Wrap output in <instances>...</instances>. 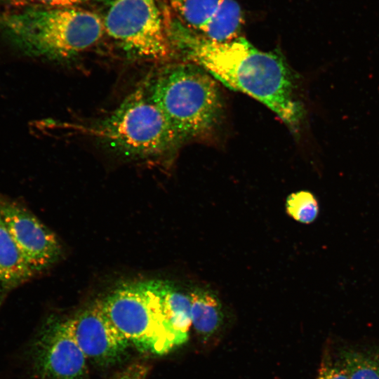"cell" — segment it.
Here are the masks:
<instances>
[{
    "label": "cell",
    "mask_w": 379,
    "mask_h": 379,
    "mask_svg": "<svg viewBox=\"0 0 379 379\" xmlns=\"http://www.w3.org/2000/svg\"><path fill=\"white\" fill-rule=\"evenodd\" d=\"M0 214L34 275L59 260L62 248L58 239L25 206L14 199L0 196Z\"/></svg>",
    "instance_id": "cell-7"
},
{
    "label": "cell",
    "mask_w": 379,
    "mask_h": 379,
    "mask_svg": "<svg viewBox=\"0 0 379 379\" xmlns=\"http://www.w3.org/2000/svg\"><path fill=\"white\" fill-rule=\"evenodd\" d=\"M68 320L86 357L96 364L105 366L117 361L130 344L107 316L102 301Z\"/></svg>",
    "instance_id": "cell-9"
},
{
    "label": "cell",
    "mask_w": 379,
    "mask_h": 379,
    "mask_svg": "<svg viewBox=\"0 0 379 379\" xmlns=\"http://www.w3.org/2000/svg\"><path fill=\"white\" fill-rule=\"evenodd\" d=\"M242 12L235 0H220L219 6L201 32L203 37L222 43L238 38L242 25Z\"/></svg>",
    "instance_id": "cell-13"
},
{
    "label": "cell",
    "mask_w": 379,
    "mask_h": 379,
    "mask_svg": "<svg viewBox=\"0 0 379 379\" xmlns=\"http://www.w3.org/2000/svg\"><path fill=\"white\" fill-rule=\"evenodd\" d=\"M38 371L49 379H84L87 358L78 345L68 319L48 323L34 345Z\"/></svg>",
    "instance_id": "cell-8"
},
{
    "label": "cell",
    "mask_w": 379,
    "mask_h": 379,
    "mask_svg": "<svg viewBox=\"0 0 379 379\" xmlns=\"http://www.w3.org/2000/svg\"><path fill=\"white\" fill-rule=\"evenodd\" d=\"M286 210L293 219L303 224L314 222L318 216L319 207L317 198L310 192L298 191L288 195Z\"/></svg>",
    "instance_id": "cell-16"
},
{
    "label": "cell",
    "mask_w": 379,
    "mask_h": 379,
    "mask_svg": "<svg viewBox=\"0 0 379 379\" xmlns=\"http://www.w3.org/2000/svg\"><path fill=\"white\" fill-rule=\"evenodd\" d=\"M89 132L114 152L133 159L161 157L179 144L154 102L148 82L96 121Z\"/></svg>",
    "instance_id": "cell-4"
},
{
    "label": "cell",
    "mask_w": 379,
    "mask_h": 379,
    "mask_svg": "<svg viewBox=\"0 0 379 379\" xmlns=\"http://www.w3.org/2000/svg\"><path fill=\"white\" fill-rule=\"evenodd\" d=\"M215 79L196 64H179L147 81L179 143L211 132L220 121L223 103Z\"/></svg>",
    "instance_id": "cell-3"
},
{
    "label": "cell",
    "mask_w": 379,
    "mask_h": 379,
    "mask_svg": "<svg viewBox=\"0 0 379 379\" xmlns=\"http://www.w3.org/2000/svg\"><path fill=\"white\" fill-rule=\"evenodd\" d=\"M102 304L114 326L138 350L164 354L179 346L163 315L152 281L121 286Z\"/></svg>",
    "instance_id": "cell-5"
},
{
    "label": "cell",
    "mask_w": 379,
    "mask_h": 379,
    "mask_svg": "<svg viewBox=\"0 0 379 379\" xmlns=\"http://www.w3.org/2000/svg\"><path fill=\"white\" fill-rule=\"evenodd\" d=\"M220 2V0H170V9L185 27L201 32Z\"/></svg>",
    "instance_id": "cell-14"
},
{
    "label": "cell",
    "mask_w": 379,
    "mask_h": 379,
    "mask_svg": "<svg viewBox=\"0 0 379 379\" xmlns=\"http://www.w3.org/2000/svg\"><path fill=\"white\" fill-rule=\"evenodd\" d=\"M112 379H131V378L126 374L118 373Z\"/></svg>",
    "instance_id": "cell-20"
},
{
    "label": "cell",
    "mask_w": 379,
    "mask_h": 379,
    "mask_svg": "<svg viewBox=\"0 0 379 379\" xmlns=\"http://www.w3.org/2000/svg\"><path fill=\"white\" fill-rule=\"evenodd\" d=\"M102 22L105 33L132 56L161 60L172 53L156 0H112Z\"/></svg>",
    "instance_id": "cell-6"
},
{
    "label": "cell",
    "mask_w": 379,
    "mask_h": 379,
    "mask_svg": "<svg viewBox=\"0 0 379 379\" xmlns=\"http://www.w3.org/2000/svg\"><path fill=\"white\" fill-rule=\"evenodd\" d=\"M316 379H349L344 368L331 362H324Z\"/></svg>",
    "instance_id": "cell-17"
},
{
    "label": "cell",
    "mask_w": 379,
    "mask_h": 379,
    "mask_svg": "<svg viewBox=\"0 0 379 379\" xmlns=\"http://www.w3.org/2000/svg\"><path fill=\"white\" fill-rule=\"evenodd\" d=\"M0 30L25 50L58 59L87 50L105 33L100 16L77 7L44 6L2 13Z\"/></svg>",
    "instance_id": "cell-2"
},
{
    "label": "cell",
    "mask_w": 379,
    "mask_h": 379,
    "mask_svg": "<svg viewBox=\"0 0 379 379\" xmlns=\"http://www.w3.org/2000/svg\"><path fill=\"white\" fill-rule=\"evenodd\" d=\"M165 320L179 345L188 339L192 325L190 295L166 281H152Z\"/></svg>",
    "instance_id": "cell-10"
},
{
    "label": "cell",
    "mask_w": 379,
    "mask_h": 379,
    "mask_svg": "<svg viewBox=\"0 0 379 379\" xmlns=\"http://www.w3.org/2000/svg\"><path fill=\"white\" fill-rule=\"evenodd\" d=\"M189 295L192 324L197 334L207 340L222 323L221 302L216 295L204 288L194 289Z\"/></svg>",
    "instance_id": "cell-12"
},
{
    "label": "cell",
    "mask_w": 379,
    "mask_h": 379,
    "mask_svg": "<svg viewBox=\"0 0 379 379\" xmlns=\"http://www.w3.org/2000/svg\"><path fill=\"white\" fill-rule=\"evenodd\" d=\"M166 16L172 53H183L225 86L258 100L292 131L299 129L305 109L294 75L281 55L260 51L242 37L211 41L199 36L174 15Z\"/></svg>",
    "instance_id": "cell-1"
},
{
    "label": "cell",
    "mask_w": 379,
    "mask_h": 379,
    "mask_svg": "<svg viewBox=\"0 0 379 379\" xmlns=\"http://www.w3.org/2000/svg\"><path fill=\"white\" fill-rule=\"evenodd\" d=\"M341 366L349 379H379L378 357L359 351H345Z\"/></svg>",
    "instance_id": "cell-15"
},
{
    "label": "cell",
    "mask_w": 379,
    "mask_h": 379,
    "mask_svg": "<svg viewBox=\"0 0 379 379\" xmlns=\"http://www.w3.org/2000/svg\"><path fill=\"white\" fill-rule=\"evenodd\" d=\"M88 1L90 0H32V2L39 3L46 7L75 8Z\"/></svg>",
    "instance_id": "cell-18"
},
{
    "label": "cell",
    "mask_w": 379,
    "mask_h": 379,
    "mask_svg": "<svg viewBox=\"0 0 379 379\" xmlns=\"http://www.w3.org/2000/svg\"><path fill=\"white\" fill-rule=\"evenodd\" d=\"M29 2H32V0H0V3L13 6H25Z\"/></svg>",
    "instance_id": "cell-19"
},
{
    "label": "cell",
    "mask_w": 379,
    "mask_h": 379,
    "mask_svg": "<svg viewBox=\"0 0 379 379\" xmlns=\"http://www.w3.org/2000/svg\"><path fill=\"white\" fill-rule=\"evenodd\" d=\"M34 276L0 214V303L8 293Z\"/></svg>",
    "instance_id": "cell-11"
}]
</instances>
